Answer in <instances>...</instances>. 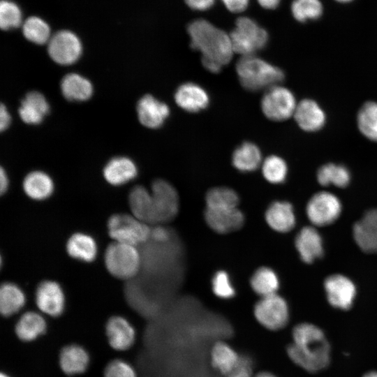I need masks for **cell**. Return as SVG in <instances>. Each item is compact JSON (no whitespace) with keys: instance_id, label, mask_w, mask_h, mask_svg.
<instances>
[{"instance_id":"cell-1","label":"cell","mask_w":377,"mask_h":377,"mask_svg":"<svg viewBox=\"0 0 377 377\" xmlns=\"http://www.w3.org/2000/svg\"><path fill=\"white\" fill-rule=\"evenodd\" d=\"M293 342L287 348L290 359L306 371L314 373L327 367L330 361V346L318 326L302 323L293 330Z\"/></svg>"},{"instance_id":"cell-2","label":"cell","mask_w":377,"mask_h":377,"mask_svg":"<svg viewBox=\"0 0 377 377\" xmlns=\"http://www.w3.org/2000/svg\"><path fill=\"white\" fill-rule=\"evenodd\" d=\"M191 46L202 54V63L209 71L219 73L232 58L230 35L209 22L200 19L187 28Z\"/></svg>"},{"instance_id":"cell-3","label":"cell","mask_w":377,"mask_h":377,"mask_svg":"<svg viewBox=\"0 0 377 377\" xmlns=\"http://www.w3.org/2000/svg\"><path fill=\"white\" fill-rule=\"evenodd\" d=\"M236 72L242 86L251 91L267 90L284 79L281 69L255 55L242 57Z\"/></svg>"},{"instance_id":"cell-4","label":"cell","mask_w":377,"mask_h":377,"mask_svg":"<svg viewBox=\"0 0 377 377\" xmlns=\"http://www.w3.org/2000/svg\"><path fill=\"white\" fill-rule=\"evenodd\" d=\"M104 262L111 275L120 279H128L138 272L141 258L135 246L114 242L105 249Z\"/></svg>"},{"instance_id":"cell-5","label":"cell","mask_w":377,"mask_h":377,"mask_svg":"<svg viewBox=\"0 0 377 377\" xmlns=\"http://www.w3.org/2000/svg\"><path fill=\"white\" fill-rule=\"evenodd\" d=\"M230 37L234 53L242 57L254 55L265 47L268 41L267 31L247 17H240L237 20Z\"/></svg>"},{"instance_id":"cell-6","label":"cell","mask_w":377,"mask_h":377,"mask_svg":"<svg viewBox=\"0 0 377 377\" xmlns=\"http://www.w3.org/2000/svg\"><path fill=\"white\" fill-rule=\"evenodd\" d=\"M107 226L108 235L114 242L135 246L146 242L151 235L146 223L128 214L112 215Z\"/></svg>"},{"instance_id":"cell-7","label":"cell","mask_w":377,"mask_h":377,"mask_svg":"<svg viewBox=\"0 0 377 377\" xmlns=\"http://www.w3.org/2000/svg\"><path fill=\"white\" fill-rule=\"evenodd\" d=\"M297 103L290 89L277 84L266 90L261 100V109L269 119L281 121L293 117Z\"/></svg>"},{"instance_id":"cell-8","label":"cell","mask_w":377,"mask_h":377,"mask_svg":"<svg viewBox=\"0 0 377 377\" xmlns=\"http://www.w3.org/2000/svg\"><path fill=\"white\" fill-rule=\"evenodd\" d=\"M254 316L264 327L279 330L288 322V306L286 300L276 293L263 297L254 306Z\"/></svg>"},{"instance_id":"cell-9","label":"cell","mask_w":377,"mask_h":377,"mask_svg":"<svg viewBox=\"0 0 377 377\" xmlns=\"http://www.w3.org/2000/svg\"><path fill=\"white\" fill-rule=\"evenodd\" d=\"M153 223L173 219L179 210V197L175 188L163 179H156L151 185Z\"/></svg>"},{"instance_id":"cell-10","label":"cell","mask_w":377,"mask_h":377,"mask_svg":"<svg viewBox=\"0 0 377 377\" xmlns=\"http://www.w3.org/2000/svg\"><path fill=\"white\" fill-rule=\"evenodd\" d=\"M310 222L316 226H325L334 222L341 212V203L333 193L320 191L309 200L306 208Z\"/></svg>"},{"instance_id":"cell-11","label":"cell","mask_w":377,"mask_h":377,"mask_svg":"<svg viewBox=\"0 0 377 377\" xmlns=\"http://www.w3.org/2000/svg\"><path fill=\"white\" fill-rule=\"evenodd\" d=\"M47 50L54 62L61 65H70L80 58L82 47L75 34L70 31H60L50 38Z\"/></svg>"},{"instance_id":"cell-12","label":"cell","mask_w":377,"mask_h":377,"mask_svg":"<svg viewBox=\"0 0 377 377\" xmlns=\"http://www.w3.org/2000/svg\"><path fill=\"white\" fill-rule=\"evenodd\" d=\"M324 288L328 302L341 310L351 308L356 295V288L347 276L336 274L329 276L324 281Z\"/></svg>"},{"instance_id":"cell-13","label":"cell","mask_w":377,"mask_h":377,"mask_svg":"<svg viewBox=\"0 0 377 377\" xmlns=\"http://www.w3.org/2000/svg\"><path fill=\"white\" fill-rule=\"evenodd\" d=\"M36 303L44 313L59 316L64 309L65 297L61 286L56 281L45 280L36 290Z\"/></svg>"},{"instance_id":"cell-14","label":"cell","mask_w":377,"mask_h":377,"mask_svg":"<svg viewBox=\"0 0 377 377\" xmlns=\"http://www.w3.org/2000/svg\"><path fill=\"white\" fill-rule=\"evenodd\" d=\"M293 118L297 126L306 132L320 130L327 120L323 108L311 98H304L297 103Z\"/></svg>"},{"instance_id":"cell-15","label":"cell","mask_w":377,"mask_h":377,"mask_svg":"<svg viewBox=\"0 0 377 377\" xmlns=\"http://www.w3.org/2000/svg\"><path fill=\"white\" fill-rule=\"evenodd\" d=\"M354 240L365 253H377V209L367 211L353 228Z\"/></svg>"},{"instance_id":"cell-16","label":"cell","mask_w":377,"mask_h":377,"mask_svg":"<svg viewBox=\"0 0 377 377\" xmlns=\"http://www.w3.org/2000/svg\"><path fill=\"white\" fill-rule=\"evenodd\" d=\"M205 219L213 230L221 234L237 230L244 223V216L237 207L225 209L206 208Z\"/></svg>"},{"instance_id":"cell-17","label":"cell","mask_w":377,"mask_h":377,"mask_svg":"<svg viewBox=\"0 0 377 377\" xmlns=\"http://www.w3.org/2000/svg\"><path fill=\"white\" fill-rule=\"evenodd\" d=\"M140 123L149 128L161 127L170 114L169 107L151 95L142 97L137 105Z\"/></svg>"},{"instance_id":"cell-18","label":"cell","mask_w":377,"mask_h":377,"mask_svg":"<svg viewBox=\"0 0 377 377\" xmlns=\"http://www.w3.org/2000/svg\"><path fill=\"white\" fill-rule=\"evenodd\" d=\"M295 244L301 260L306 263H312L323 255L322 237L313 227L302 228L295 237Z\"/></svg>"},{"instance_id":"cell-19","label":"cell","mask_w":377,"mask_h":377,"mask_svg":"<svg viewBox=\"0 0 377 377\" xmlns=\"http://www.w3.org/2000/svg\"><path fill=\"white\" fill-rule=\"evenodd\" d=\"M175 100L182 109L189 112H197L206 108L209 103L207 91L193 82L180 85L175 91Z\"/></svg>"},{"instance_id":"cell-20","label":"cell","mask_w":377,"mask_h":377,"mask_svg":"<svg viewBox=\"0 0 377 377\" xmlns=\"http://www.w3.org/2000/svg\"><path fill=\"white\" fill-rule=\"evenodd\" d=\"M135 334L131 323L121 316H112L106 324L108 342L115 350L128 349L134 342Z\"/></svg>"},{"instance_id":"cell-21","label":"cell","mask_w":377,"mask_h":377,"mask_svg":"<svg viewBox=\"0 0 377 377\" xmlns=\"http://www.w3.org/2000/svg\"><path fill=\"white\" fill-rule=\"evenodd\" d=\"M265 220L269 226L279 232H288L295 225V216L290 202H272L265 212Z\"/></svg>"},{"instance_id":"cell-22","label":"cell","mask_w":377,"mask_h":377,"mask_svg":"<svg viewBox=\"0 0 377 377\" xmlns=\"http://www.w3.org/2000/svg\"><path fill=\"white\" fill-rule=\"evenodd\" d=\"M103 177L111 185L121 186L133 179L138 174L135 163L126 157L111 159L103 168Z\"/></svg>"},{"instance_id":"cell-23","label":"cell","mask_w":377,"mask_h":377,"mask_svg":"<svg viewBox=\"0 0 377 377\" xmlns=\"http://www.w3.org/2000/svg\"><path fill=\"white\" fill-rule=\"evenodd\" d=\"M49 110L50 106L45 96L39 92L31 91L22 101L19 114L26 124H38Z\"/></svg>"},{"instance_id":"cell-24","label":"cell","mask_w":377,"mask_h":377,"mask_svg":"<svg viewBox=\"0 0 377 377\" xmlns=\"http://www.w3.org/2000/svg\"><path fill=\"white\" fill-rule=\"evenodd\" d=\"M89 362L87 352L78 345H68L61 350L59 364L62 371L67 375L73 376L84 372Z\"/></svg>"},{"instance_id":"cell-25","label":"cell","mask_w":377,"mask_h":377,"mask_svg":"<svg viewBox=\"0 0 377 377\" xmlns=\"http://www.w3.org/2000/svg\"><path fill=\"white\" fill-rule=\"evenodd\" d=\"M66 251L71 258L90 263L96 258L98 248L91 236L83 232H75L68 239Z\"/></svg>"},{"instance_id":"cell-26","label":"cell","mask_w":377,"mask_h":377,"mask_svg":"<svg viewBox=\"0 0 377 377\" xmlns=\"http://www.w3.org/2000/svg\"><path fill=\"white\" fill-rule=\"evenodd\" d=\"M210 357L213 367L225 376L235 371L241 360L237 353L230 345L223 341L216 342L213 346Z\"/></svg>"},{"instance_id":"cell-27","label":"cell","mask_w":377,"mask_h":377,"mask_svg":"<svg viewBox=\"0 0 377 377\" xmlns=\"http://www.w3.org/2000/svg\"><path fill=\"white\" fill-rule=\"evenodd\" d=\"M22 185L26 195L35 200H45L54 191V183L51 177L39 170L29 172L24 177Z\"/></svg>"},{"instance_id":"cell-28","label":"cell","mask_w":377,"mask_h":377,"mask_svg":"<svg viewBox=\"0 0 377 377\" xmlns=\"http://www.w3.org/2000/svg\"><path fill=\"white\" fill-rule=\"evenodd\" d=\"M128 203L133 215L146 223H153L151 193L142 186H135L128 195Z\"/></svg>"},{"instance_id":"cell-29","label":"cell","mask_w":377,"mask_h":377,"mask_svg":"<svg viewBox=\"0 0 377 377\" xmlns=\"http://www.w3.org/2000/svg\"><path fill=\"white\" fill-rule=\"evenodd\" d=\"M64 96L71 101H84L90 98L93 86L90 81L77 73L65 75L61 82Z\"/></svg>"},{"instance_id":"cell-30","label":"cell","mask_w":377,"mask_h":377,"mask_svg":"<svg viewBox=\"0 0 377 377\" xmlns=\"http://www.w3.org/2000/svg\"><path fill=\"white\" fill-rule=\"evenodd\" d=\"M260 149L253 142H245L234 151L232 162L234 167L241 172H252L261 164Z\"/></svg>"},{"instance_id":"cell-31","label":"cell","mask_w":377,"mask_h":377,"mask_svg":"<svg viewBox=\"0 0 377 377\" xmlns=\"http://www.w3.org/2000/svg\"><path fill=\"white\" fill-rule=\"evenodd\" d=\"M46 330L43 317L34 311L24 313L15 325V332L20 339L31 341L43 334Z\"/></svg>"},{"instance_id":"cell-32","label":"cell","mask_w":377,"mask_h":377,"mask_svg":"<svg viewBox=\"0 0 377 377\" xmlns=\"http://www.w3.org/2000/svg\"><path fill=\"white\" fill-rule=\"evenodd\" d=\"M23 290L15 283H3L0 288V311L3 316H10L18 312L25 304Z\"/></svg>"},{"instance_id":"cell-33","label":"cell","mask_w":377,"mask_h":377,"mask_svg":"<svg viewBox=\"0 0 377 377\" xmlns=\"http://www.w3.org/2000/svg\"><path fill=\"white\" fill-rule=\"evenodd\" d=\"M357 125L364 137L377 142V102L369 101L361 106L357 114Z\"/></svg>"},{"instance_id":"cell-34","label":"cell","mask_w":377,"mask_h":377,"mask_svg":"<svg viewBox=\"0 0 377 377\" xmlns=\"http://www.w3.org/2000/svg\"><path fill=\"white\" fill-rule=\"evenodd\" d=\"M316 178L322 186L334 185L344 188L350 182V173L344 165L329 163L319 168Z\"/></svg>"},{"instance_id":"cell-35","label":"cell","mask_w":377,"mask_h":377,"mask_svg":"<svg viewBox=\"0 0 377 377\" xmlns=\"http://www.w3.org/2000/svg\"><path fill=\"white\" fill-rule=\"evenodd\" d=\"M250 283L253 291L261 297L276 294L279 286L277 275L267 267L258 269L252 275Z\"/></svg>"},{"instance_id":"cell-36","label":"cell","mask_w":377,"mask_h":377,"mask_svg":"<svg viewBox=\"0 0 377 377\" xmlns=\"http://www.w3.org/2000/svg\"><path fill=\"white\" fill-rule=\"evenodd\" d=\"M206 205L211 209H225L237 208L239 196L232 188L215 187L209 190L205 197Z\"/></svg>"},{"instance_id":"cell-37","label":"cell","mask_w":377,"mask_h":377,"mask_svg":"<svg viewBox=\"0 0 377 377\" xmlns=\"http://www.w3.org/2000/svg\"><path fill=\"white\" fill-rule=\"evenodd\" d=\"M323 11V6L320 0H293L291 12L294 18L305 22L319 18Z\"/></svg>"},{"instance_id":"cell-38","label":"cell","mask_w":377,"mask_h":377,"mask_svg":"<svg viewBox=\"0 0 377 377\" xmlns=\"http://www.w3.org/2000/svg\"><path fill=\"white\" fill-rule=\"evenodd\" d=\"M23 34L29 41L42 45L50 40V30L44 20L33 16L24 22Z\"/></svg>"},{"instance_id":"cell-39","label":"cell","mask_w":377,"mask_h":377,"mask_svg":"<svg viewBox=\"0 0 377 377\" xmlns=\"http://www.w3.org/2000/svg\"><path fill=\"white\" fill-rule=\"evenodd\" d=\"M262 172L267 182L272 184H280L286 178L288 166L282 158L272 155L263 161Z\"/></svg>"},{"instance_id":"cell-40","label":"cell","mask_w":377,"mask_h":377,"mask_svg":"<svg viewBox=\"0 0 377 377\" xmlns=\"http://www.w3.org/2000/svg\"><path fill=\"white\" fill-rule=\"evenodd\" d=\"M22 22V13L14 2L2 0L0 3V26L3 30L18 27Z\"/></svg>"},{"instance_id":"cell-41","label":"cell","mask_w":377,"mask_h":377,"mask_svg":"<svg viewBox=\"0 0 377 377\" xmlns=\"http://www.w3.org/2000/svg\"><path fill=\"white\" fill-rule=\"evenodd\" d=\"M212 290L221 299H230L234 297L235 290L230 282L228 273L218 271L212 279Z\"/></svg>"},{"instance_id":"cell-42","label":"cell","mask_w":377,"mask_h":377,"mask_svg":"<svg viewBox=\"0 0 377 377\" xmlns=\"http://www.w3.org/2000/svg\"><path fill=\"white\" fill-rule=\"evenodd\" d=\"M105 377H137L134 369L121 360L111 361L105 367Z\"/></svg>"},{"instance_id":"cell-43","label":"cell","mask_w":377,"mask_h":377,"mask_svg":"<svg viewBox=\"0 0 377 377\" xmlns=\"http://www.w3.org/2000/svg\"><path fill=\"white\" fill-rule=\"evenodd\" d=\"M252 365L249 358L245 356L241 357L240 362L237 368L226 377H253L251 375Z\"/></svg>"},{"instance_id":"cell-44","label":"cell","mask_w":377,"mask_h":377,"mask_svg":"<svg viewBox=\"0 0 377 377\" xmlns=\"http://www.w3.org/2000/svg\"><path fill=\"white\" fill-rule=\"evenodd\" d=\"M228 10L232 13L244 10L249 4V0H221Z\"/></svg>"},{"instance_id":"cell-45","label":"cell","mask_w":377,"mask_h":377,"mask_svg":"<svg viewBox=\"0 0 377 377\" xmlns=\"http://www.w3.org/2000/svg\"><path fill=\"white\" fill-rule=\"evenodd\" d=\"M215 0H185L186 3L192 9L205 10L212 6Z\"/></svg>"},{"instance_id":"cell-46","label":"cell","mask_w":377,"mask_h":377,"mask_svg":"<svg viewBox=\"0 0 377 377\" xmlns=\"http://www.w3.org/2000/svg\"><path fill=\"white\" fill-rule=\"evenodd\" d=\"M169 237L168 231L163 227L158 226L151 230L150 237L156 242H165L168 240Z\"/></svg>"},{"instance_id":"cell-47","label":"cell","mask_w":377,"mask_h":377,"mask_svg":"<svg viewBox=\"0 0 377 377\" xmlns=\"http://www.w3.org/2000/svg\"><path fill=\"white\" fill-rule=\"evenodd\" d=\"M10 116L3 104L0 108V129L1 131L6 130L10 125Z\"/></svg>"},{"instance_id":"cell-48","label":"cell","mask_w":377,"mask_h":377,"mask_svg":"<svg viewBox=\"0 0 377 377\" xmlns=\"http://www.w3.org/2000/svg\"><path fill=\"white\" fill-rule=\"evenodd\" d=\"M8 179L6 171L1 168L0 170V192L3 194L8 188Z\"/></svg>"},{"instance_id":"cell-49","label":"cell","mask_w":377,"mask_h":377,"mask_svg":"<svg viewBox=\"0 0 377 377\" xmlns=\"http://www.w3.org/2000/svg\"><path fill=\"white\" fill-rule=\"evenodd\" d=\"M259 4L266 9H274L276 8L281 0H258Z\"/></svg>"},{"instance_id":"cell-50","label":"cell","mask_w":377,"mask_h":377,"mask_svg":"<svg viewBox=\"0 0 377 377\" xmlns=\"http://www.w3.org/2000/svg\"><path fill=\"white\" fill-rule=\"evenodd\" d=\"M253 377H276L273 374L267 371H262L254 376Z\"/></svg>"},{"instance_id":"cell-51","label":"cell","mask_w":377,"mask_h":377,"mask_svg":"<svg viewBox=\"0 0 377 377\" xmlns=\"http://www.w3.org/2000/svg\"><path fill=\"white\" fill-rule=\"evenodd\" d=\"M362 377H377V371H372L365 374Z\"/></svg>"},{"instance_id":"cell-52","label":"cell","mask_w":377,"mask_h":377,"mask_svg":"<svg viewBox=\"0 0 377 377\" xmlns=\"http://www.w3.org/2000/svg\"><path fill=\"white\" fill-rule=\"evenodd\" d=\"M335 1H337L338 2H340V3H348V2H350V1H351L353 0H335Z\"/></svg>"},{"instance_id":"cell-53","label":"cell","mask_w":377,"mask_h":377,"mask_svg":"<svg viewBox=\"0 0 377 377\" xmlns=\"http://www.w3.org/2000/svg\"><path fill=\"white\" fill-rule=\"evenodd\" d=\"M0 377H9L8 376H7L6 374H1Z\"/></svg>"}]
</instances>
